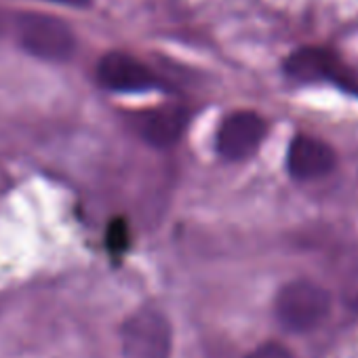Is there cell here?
Wrapping results in <instances>:
<instances>
[{"label": "cell", "mask_w": 358, "mask_h": 358, "mask_svg": "<svg viewBox=\"0 0 358 358\" xmlns=\"http://www.w3.org/2000/svg\"><path fill=\"white\" fill-rule=\"evenodd\" d=\"M331 306V293L322 285L308 278H297L278 291L274 299V314L285 331L310 333L329 318Z\"/></svg>", "instance_id": "obj_1"}, {"label": "cell", "mask_w": 358, "mask_h": 358, "mask_svg": "<svg viewBox=\"0 0 358 358\" xmlns=\"http://www.w3.org/2000/svg\"><path fill=\"white\" fill-rule=\"evenodd\" d=\"M285 74L301 85L331 83L350 95H358V66H350L335 49L306 45L289 53L282 62Z\"/></svg>", "instance_id": "obj_2"}, {"label": "cell", "mask_w": 358, "mask_h": 358, "mask_svg": "<svg viewBox=\"0 0 358 358\" xmlns=\"http://www.w3.org/2000/svg\"><path fill=\"white\" fill-rule=\"evenodd\" d=\"M15 36L26 53L43 62H68L76 51V36L70 24L49 13H17Z\"/></svg>", "instance_id": "obj_3"}, {"label": "cell", "mask_w": 358, "mask_h": 358, "mask_svg": "<svg viewBox=\"0 0 358 358\" xmlns=\"http://www.w3.org/2000/svg\"><path fill=\"white\" fill-rule=\"evenodd\" d=\"M120 348L124 358H169L173 348L169 318L154 308L133 312L120 329Z\"/></svg>", "instance_id": "obj_4"}, {"label": "cell", "mask_w": 358, "mask_h": 358, "mask_svg": "<svg viewBox=\"0 0 358 358\" xmlns=\"http://www.w3.org/2000/svg\"><path fill=\"white\" fill-rule=\"evenodd\" d=\"M95 76L103 89L114 93H145L164 89V80L145 62L124 51H110L101 55Z\"/></svg>", "instance_id": "obj_5"}, {"label": "cell", "mask_w": 358, "mask_h": 358, "mask_svg": "<svg viewBox=\"0 0 358 358\" xmlns=\"http://www.w3.org/2000/svg\"><path fill=\"white\" fill-rule=\"evenodd\" d=\"M268 122L253 110L228 114L217 129V152L226 160H245L253 156L266 139Z\"/></svg>", "instance_id": "obj_6"}, {"label": "cell", "mask_w": 358, "mask_h": 358, "mask_svg": "<svg viewBox=\"0 0 358 358\" xmlns=\"http://www.w3.org/2000/svg\"><path fill=\"white\" fill-rule=\"evenodd\" d=\"M188 120L190 114L184 106L164 103L133 114V129L148 145L164 150L182 139Z\"/></svg>", "instance_id": "obj_7"}, {"label": "cell", "mask_w": 358, "mask_h": 358, "mask_svg": "<svg viewBox=\"0 0 358 358\" xmlns=\"http://www.w3.org/2000/svg\"><path fill=\"white\" fill-rule=\"evenodd\" d=\"M337 154L335 150L312 135H297L287 154V166L291 177L299 179V182H312V179H320L329 175L335 169Z\"/></svg>", "instance_id": "obj_8"}, {"label": "cell", "mask_w": 358, "mask_h": 358, "mask_svg": "<svg viewBox=\"0 0 358 358\" xmlns=\"http://www.w3.org/2000/svg\"><path fill=\"white\" fill-rule=\"evenodd\" d=\"M247 358H295L293 352L289 348H285L282 343H276V341H268V343H262L259 348H255Z\"/></svg>", "instance_id": "obj_9"}, {"label": "cell", "mask_w": 358, "mask_h": 358, "mask_svg": "<svg viewBox=\"0 0 358 358\" xmlns=\"http://www.w3.org/2000/svg\"><path fill=\"white\" fill-rule=\"evenodd\" d=\"M51 3L68 5V7H89V5H91V0H51Z\"/></svg>", "instance_id": "obj_10"}, {"label": "cell", "mask_w": 358, "mask_h": 358, "mask_svg": "<svg viewBox=\"0 0 358 358\" xmlns=\"http://www.w3.org/2000/svg\"><path fill=\"white\" fill-rule=\"evenodd\" d=\"M350 308H352L354 312H358V295H354V297L350 299Z\"/></svg>", "instance_id": "obj_11"}]
</instances>
